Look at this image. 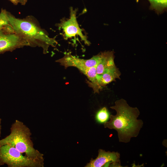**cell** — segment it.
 Segmentation results:
<instances>
[{
  "label": "cell",
  "instance_id": "cell-3",
  "mask_svg": "<svg viewBox=\"0 0 167 167\" xmlns=\"http://www.w3.org/2000/svg\"><path fill=\"white\" fill-rule=\"evenodd\" d=\"M10 134L0 140V146L8 144L11 146L28 157L44 161V155L34 147L31 139L30 129L22 122L16 120L12 125Z\"/></svg>",
  "mask_w": 167,
  "mask_h": 167
},
{
  "label": "cell",
  "instance_id": "cell-2",
  "mask_svg": "<svg viewBox=\"0 0 167 167\" xmlns=\"http://www.w3.org/2000/svg\"><path fill=\"white\" fill-rule=\"evenodd\" d=\"M9 24L15 32L26 41L29 46L42 48L43 53H48L49 47H55L58 44L55 39L50 37L44 29L31 19H20L7 12Z\"/></svg>",
  "mask_w": 167,
  "mask_h": 167
},
{
  "label": "cell",
  "instance_id": "cell-18",
  "mask_svg": "<svg viewBox=\"0 0 167 167\" xmlns=\"http://www.w3.org/2000/svg\"></svg>",
  "mask_w": 167,
  "mask_h": 167
},
{
  "label": "cell",
  "instance_id": "cell-15",
  "mask_svg": "<svg viewBox=\"0 0 167 167\" xmlns=\"http://www.w3.org/2000/svg\"><path fill=\"white\" fill-rule=\"evenodd\" d=\"M12 3H13L15 5H17L18 2H17L16 0H9Z\"/></svg>",
  "mask_w": 167,
  "mask_h": 167
},
{
  "label": "cell",
  "instance_id": "cell-17",
  "mask_svg": "<svg viewBox=\"0 0 167 167\" xmlns=\"http://www.w3.org/2000/svg\"><path fill=\"white\" fill-rule=\"evenodd\" d=\"M140 0H136L137 2H138Z\"/></svg>",
  "mask_w": 167,
  "mask_h": 167
},
{
  "label": "cell",
  "instance_id": "cell-6",
  "mask_svg": "<svg viewBox=\"0 0 167 167\" xmlns=\"http://www.w3.org/2000/svg\"><path fill=\"white\" fill-rule=\"evenodd\" d=\"M101 58V54L93 56L88 59H81L72 55L70 53L66 52L62 58L57 60L65 69L70 66L78 69L86 76L88 75L91 67L96 66Z\"/></svg>",
  "mask_w": 167,
  "mask_h": 167
},
{
  "label": "cell",
  "instance_id": "cell-8",
  "mask_svg": "<svg viewBox=\"0 0 167 167\" xmlns=\"http://www.w3.org/2000/svg\"><path fill=\"white\" fill-rule=\"evenodd\" d=\"M120 155L118 152H106L100 149L97 157L94 159L91 158L86 167H102L111 163L113 167H121L120 160Z\"/></svg>",
  "mask_w": 167,
  "mask_h": 167
},
{
  "label": "cell",
  "instance_id": "cell-14",
  "mask_svg": "<svg viewBox=\"0 0 167 167\" xmlns=\"http://www.w3.org/2000/svg\"><path fill=\"white\" fill-rule=\"evenodd\" d=\"M17 2L20 3L22 5H24L27 2L28 0H16Z\"/></svg>",
  "mask_w": 167,
  "mask_h": 167
},
{
  "label": "cell",
  "instance_id": "cell-16",
  "mask_svg": "<svg viewBox=\"0 0 167 167\" xmlns=\"http://www.w3.org/2000/svg\"><path fill=\"white\" fill-rule=\"evenodd\" d=\"M1 119H0V137L1 136Z\"/></svg>",
  "mask_w": 167,
  "mask_h": 167
},
{
  "label": "cell",
  "instance_id": "cell-10",
  "mask_svg": "<svg viewBox=\"0 0 167 167\" xmlns=\"http://www.w3.org/2000/svg\"><path fill=\"white\" fill-rule=\"evenodd\" d=\"M100 54V59L96 67V76L101 75L106 71L116 66L113 51H105Z\"/></svg>",
  "mask_w": 167,
  "mask_h": 167
},
{
  "label": "cell",
  "instance_id": "cell-1",
  "mask_svg": "<svg viewBox=\"0 0 167 167\" xmlns=\"http://www.w3.org/2000/svg\"><path fill=\"white\" fill-rule=\"evenodd\" d=\"M110 108L116 111V114L110 116V120L104 123L105 127L116 130L121 142L128 143L132 138L136 137L143 124L142 120L137 119L139 109L130 106L123 99L117 100Z\"/></svg>",
  "mask_w": 167,
  "mask_h": 167
},
{
  "label": "cell",
  "instance_id": "cell-12",
  "mask_svg": "<svg viewBox=\"0 0 167 167\" xmlns=\"http://www.w3.org/2000/svg\"><path fill=\"white\" fill-rule=\"evenodd\" d=\"M109 117V112L106 108L104 107L99 110L96 115V120L101 123L106 122Z\"/></svg>",
  "mask_w": 167,
  "mask_h": 167
},
{
  "label": "cell",
  "instance_id": "cell-9",
  "mask_svg": "<svg viewBox=\"0 0 167 167\" xmlns=\"http://www.w3.org/2000/svg\"><path fill=\"white\" fill-rule=\"evenodd\" d=\"M121 73L116 66L106 71L99 76H96L95 83L90 87L94 93H99L102 88L107 84L116 81L117 79H120Z\"/></svg>",
  "mask_w": 167,
  "mask_h": 167
},
{
  "label": "cell",
  "instance_id": "cell-4",
  "mask_svg": "<svg viewBox=\"0 0 167 167\" xmlns=\"http://www.w3.org/2000/svg\"><path fill=\"white\" fill-rule=\"evenodd\" d=\"M44 161L32 159L8 144L0 146V166L9 167H43Z\"/></svg>",
  "mask_w": 167,
  "mask_h": 167
},
{
  "label": "cell",
  "instance_id": "cell-7",
  "mask_svg": "<svg viewBox=\"0 0 167 167\" xmlns=\"http://www.w3.org/2000/svg\"><path fill=\"white\" fill-rule=\"evenodd\" d=\"M70 10V18L67 20L62 19L58 25L59 28L62 30L64 39L67 40L79 36L85 44L89 45L91 43L88 40L87 36L83 34L82 29L80 28L78 23L76 16L77 9L74 10L71 7Z\"/></svg>",
  "mask_w": 167,
  "mask_h": 167
},
{
  "label": "cell",
  "instance_id": "cell-11",
  "mask_svg": "<svg viewBox=\"0 0 167 167\" xmlns=\"http://www.w3.org/2000/svg\"><path fill=\"white\" fill-rule=\"evenodd\" d=\"M150 3V8L158 13H161L167 7V0H148Z\"/></svg>",
  "mask_w": 167,
  "mask_h": 167
},
{
  "label": "cell",
  "instance_id": "cell-13",
  "mask_svg": "<svg viewBox=\"0 0 167 167\" xmlns=\"http://www.w3.org/2000/svg\"><path fill=\"white\" fill-rule=\"evenodd\" d=\"M7 12L5 10L2 9L0 13V24L8 22L7 17Z\"/></svg>",
  "mask_w": 167,
  "mask_h": 167
},
{
  "label": "cell",
  "instance_id": "cell-5",
  "mask_svg": "<svg viewBox=\"0 0 167 167\" xmlns=\"http://www.w3.org/2000/svg\"><path fill=\"white\" fill-rule=\"evenodd\" d=\"M28 46V43L16 33L9 24L0 30V54Z\"/></svg>",
  "mask_w": 167,
  "mask_h": 167
}]
</instances>
